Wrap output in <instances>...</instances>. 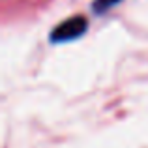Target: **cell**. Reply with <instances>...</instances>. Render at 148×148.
I'll return each instance as SVG.
<instances>
[{"instance_id":"cell-1","label":"cell","mask_w":148,"mask_h":148,"mask_svg":"<svg viewBox=\"0 0 148 148\" xmlns=\"http://www.w3.org/2000/svg\"><path fill=\"white\" fill-rule=\"evenodd\" d=\"M84 30H86V19L84 17H69L68 21L60 23V25L56 26V28L53 30V34H51V40L53 41H71L75 40V38L83 36Z\"/></svg>"},{"instance_id":"cell-2","label":"cell","mask_w":148,"mask_h":148,"mask_svg":"<svg viewBox=\"0 0 148 148\" xmlns=\"http://www.w3.org/2000/svg\"><path fill=\"white\" fill-rule=\"evenodd\" d=\"M122 0H96L94 2V11L96 13H103V11H109L111 8H114L116 4H120Z\"/></svg>"}]
</instances>
